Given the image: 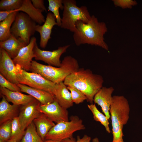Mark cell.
<instances>
[{
	"label": "cell",
	"mask_w": 142,
	"mask_h": 142,
	"mask_svg": "<svg viewBox=\"0 0 142 142\" xmlns=\"http://www.w3.org/2000/svg\"><path fill=\"white\" fill-rule=\"evenodd\" d=\"M23 0H1L0 11L17 10L21 6Z\"/></svg>",
	"instance_id": "29"
},
{
	"label": "cell",
	"mask_w": 142,
	"mask_h": 142,
	"mask_svg": "<svg viewBox=\"0 0 142 142\" xmlns=\"http://www.w3.org/2000/svg\"><path fill=\"white\" fill-rule=\"evenodd\" d=\"M7 142H17V141L13 140H9Z\"/></svg>",
	"instance_id": "39"
},
{
	"label": "cell",
	"mask_w": 142,
	"mask_h": 142,
	"mask_svg": "<svg viewBox=\"0 0 142 142\" xmlns=\"http://www.w3.org/2000/svg\"><path fill=\"white\" fill-rule=\"evenodd\" d=\"M113 142V141H112V142Z\"/></svg>",
	"instance_id": "40"
},
{
	"label": "cell",
	"mask_w": 142,
	"mask_h": 142,
	"mask_svg": "<svg viewBox=\"0 0 142 142\" xmlns=\"http://www.w3.org/2000/svg\"><path fill=\"white\" fill-rule=\"evenodd\" d=\"M21 128L18 116L14 118L12 120L11 136L9 140L20 142L25 132Z\"/></svg>",
	"instance_id": "27"
},
{
	"label": "cell",
	"mask_w": 142,
	"mask_h": 142,
	"mask_svg": "<svg viewBox=\"0 0 142 142\" xmlns=\"http://www.w3.org/2000/svg\"><path fill=\"white\" fill-rule=\"evenodd\" d=\"M63 82L67 86L73 87L83 93L87 97V101L92 104L95 95L103 87L104 80L100 75L83 68L71 73Z\"/></svg>",
	"instance_id": "2"
},
{
	"label": "cell",
	"mask_w": 142,
	"mask_h": 142,
	"mask_svg": "<svg viewBox=\"0 0 142 142\" xmlns=\"http://www.w3.org/2000/svg\"><path fill=\"white\" fill-rule=\"evenodd\" d=\"M39 110L41 113L44 114L56 124L69 121V113L67 109L61 106L55 100L53 102L48 104H41Z\"/></svg>",
	"instance_id": "11"
},
{
	"label": "cell",
	"mask_w": 142,
	"mask_h": 142,
	"mask_svg": "<svg viewBox=\"0 0 142 142\" xmlns=\"http://www.w3.org/2000/svg\"><path fill=\"white\" fill-rule=\"evenodd\" d=\"M79 68L77 60L72 56L68 55L64 57L59 67L45 65L32 60L30 70L57 84L64 81L68 75Z\"/></svg>",
	"instance_id": "3"
},
{
	"label": "cell",
	"mask_w": 142,
	"mask_h": 142,
	"mask_svg": "<svg viewBox=\"0 0 142 142\" xmlns=\"http://www.w3.org/2000/svg\"><path fill=\"white\" fill-rule=\"evenodd\" d=\"M2 100L0 102V124L18 117L20 105H11L8 103L5 97L1 95Z\"/></svg>",
	"instance_id": "17"
},
{
	"label": "cell",
	"mask_w": 142,
	"mask_h": 142,
	"mask_svg": "<svg viewBox=\"0 0 142 142\" xmlns=\"http://www.w3.org/2000/svg\"><path fill=\"white\" fill-rule=\"evenodd\" d=\"M49 6L48 9L55 16L57 26L60 27L61 18L59 13V9H63V0H48Z\"/></svg>",
	"instance_id": "26"
},
{
	"label": "cell",
	"mask_w": 142,
	"mask_h": 142,
	"mask_svg": "<svg viewBox=\"0 0 142 142\" xmlns=\"http://www.w3.org/2000/svg\"><path fill=\"white\" fill-rule=\"evenodd\" d=\"M0 85L1 87L6 88L12 91L21 92L20 88L17 84L9 81L1 74Z\"/></svg>",
	"instance_id": "31"
},
{
	"label": "cell",
	"mask_w": 142,
	"mask_h": 142,
	"mask_svg": "<svg viewBox=\"0 0 142 142\" xmlns=\"http://www.w3.org/2000/svg\"><path fill=\"white\" fill-rule=\"evenodd\" d=\"M0 74L11 82L19 84L17 77V67L13 59L4 49H0Z\"/></svg>",
	"instance_id": "13"
},
{
	"label": "cell",
	"mask_w": 142,
	"mask_h": 142,
	"mask_svg": "<svg viewBox=\"0 0 142 142\" xmlns=\"http://www.w3.org/2000/svg\"><path fill=\"white\" fill-rule=\"evenodd\" d=\"M67 87L70 92L73 103L78 104L87 100V98L85 95L78 89L70 86H67Z\"/></svg>",
	"instance_id": "30"
},
{
	"label": "cell",
	"mask_w": 142,
	"mask_h": 142,
	"mask_svg": "<svg viewBox=\"0 0 142 142\" xmlns=\"http://www.w3.org/2000/svg\"><path fill=\"white\" fill-rule=\"evenodd\" d=\"M27 45L24 42L12 34L7 39L0 42V48L4 49L13 59L17 55L20 49Z\"/></svg>",
	"instance_id": "20"
},
{
	"label": "cell",
	"mask_w": 142,
	"mask_h": 142,
	"mask_svg": "<svg viewBox=\"0 0 142 142\" xmlns=\"http://www.w3.org/2000/svg\"><path fill=\"white\" fill-rule=\"evenodd\" d=\"M36 22L26 13L18 12L11 28V34L24 42L29 43L31 37L35 33Z\"/></svg>",
	"instance_id": "7"
},
{
	"label": "cell",
	"mask_w": 142,
	"mask_h": 142,
	"mask_svg": "<svg viewBox=\"0 0 142 142\" xmlns=\"http://www.w3.org/2000/svg\"><path fill=\"white\" fill-rule=\"evenodd\" d=\"M12 120H8L0 125V142H7L10 139Z\"/></svg>",
	"instance_id": "28"
},
{
	"label": "cell",
	"mask_w": 142,
	"mask_h": 142,
	"mask_svg": "<svg viewBox=\"0 0 142 142\" xmlns=\"http://www.w3.org/2000/svg\"><path fill=\"white\" fill-rule=\"evenodd\" d=\"M17 67V77L19 84L47 92L54 96L56 84L49 80L40 74L28 72L18 65Z\"/></svg>",
	"instance_id": "8"
},
{
	"label": "cell",
	"mask_w": 142,
	"mask_h": 142,
	"mask_svg": "<svg viewBox=\"0 0 142 142\" xmlns=\"http://www.w3.org/2000/svg\"><path fill=\"white\" fill-rule=\"evenodd\" d=\"M130 110L128 101L124 97L113 96L109 110L112 127L113 141L124 142L123 129L128 120Z\"/></svg>",
	"instance_id": "4"
},
{
	"label": "cell",
	"mask_w": 142,
	"mask_h": 142,
	"mask_svg": "<svg viewBox=\"0 0 142 142\" xmlns=\"http://www.w3.org/2000/svg\"><path fill=\"white\" fill-rule=\"evenodd\" d=\"M31 1L33 5L36 8L42 10L43 12H47V10L44 5V0H32Z\"/></svg>",
	"instance_id": "33"
},
{
	"label": "cell",
	"mask_w": 142,
	"mask_h": 142,
	"mask_svg": "<svg viewBox=\"0 0 142 142\" xmlns=\"http://www.w3.org/2000/svg\"><path fill=\"white\" fill-rule=\"evenodd\" d=\"M20 142H44L38 134L33 122L27 128Z\"/></svg>",
	"instance_id": "24"
},
{
	"label": "cell",
	"mask_w": 142,
	"mask_h": 142,
	"mask_svg": "<svg viewBox=\"0 0 142 142\" xmlns=\"http://www.w3.org/2000/svg\"><path fill=\"white\" fill-rule=\"evenodd\" d=\"M44 142H60V141H55L51 140H45L44 141Z\"/></svg>",
	"instance_id": "37"
},
{
	"label": "cell",
	"mask_w": 142,
	"mask_h": 142,
	"mask_svg": "<svg viewBox=\"0 0 142 142\" xmlns=\"http://www.w3.org/2000/svg\"><path fill=\"white\" fill-rule=\"evenodd\" d=\"M76 26V31L74 33L73 37L77 46L88 44L108 50V46L104 38L108 31L104 22H99L97 17L93 15L87 23L78 21Z\"/></svg>",
	"instance_id": "1"
},
{
	"label": "cell",
	"mask_w": 142,
	"mask_h": 142,
	"mask_svg": "<svg viewBox=\"0 0 142 142\" xmlns=\"http://www.w3.org/2000/svg\"><path fill=\"white\" fill-rule=\"evenodd\" d=\"M17 12L16 10L0 11V22H2L9 15L13 13Z\"/></svg>",
	"instance_id": "34"
},
{
	"label": "cell",
	"mask_w": 142,
	"mask_h": 142,
	"mask_svg": "<svg viewBox=\"0 0 142 142\" xmlns=\"http://www.w3.org/2000/svg\"><path fill=\"white\" fill-rule=\"evenodd\" d=\"M16 11L26 13L38 24L40 25L45 22V19L42 13L43 11L36 8L33 5L31 0H23L21 7Z\"/></svg>",
	"instance_id": "21"
},
{
	"label": "cell",
	"mask_w": 142,
	"mask_h": 142,
	"mask_svg": "<svg viewBox=\"0 0 142 142\" xmlns=\"http://www.w3.org/2000/svg\"><path fill=\"white\" fill-rule=\"evenodd\" d=\"M60 142H76V140L75 139L72 137L63 140Z\"/></svg>",
	"instance_id": "36"
},
{
	"label": "cell",
	"mask_w": 142,
	"mask_h": 142,
	"mask_svg": "<svg viewBox=\"0 0 142 142\" xmlns=\"http://www.w3.org/2000/svg\"><path fill=\"white\" fill-rule=\"evenodd\" d=\"M40 103L36 99L22 105L18 116L22 130L25 131L27 126L41 113L40 111Z\"/></svg>",
	"instance_id": "9"
},
{
	"label": "cell",
	"mask_w": 142,
	"mask_h": 142,
	"mask_svg": "<svg viewBox=\"0 0 142 142\" xmlns=\"http://www.w3.org/2000/svg\"><path fill=\"white\" fill-rule=\"evenodd\" d=\"M0 91L1 95L4 96L8 102H11L16 105H24L35 99L29 95L24 94L19 92L12 91L1 87Z\"/></svg>",
	"instance_id": "19"
},
{
	"label": "cell",
	"mask_w": 142,
	"mask_h": 142,
	"mask_svg": "<svg viewBox=\"0 0 142 142\" xmlns=\"http://www.w3.org/2000/svg\"><path fill=\"white\" fill-rule=\"evenodd\" d=\"M70 119L69 121H62L55 124L47 134L45 140L60 142L73 137V134L75 131L85 129L82 120L78 116H72Z\"/></svg>",
	"instance_id": "6"
},
{
	"label": "cell",
	"mask_w": 142,
	"mask_h": 142,
	"mask_svg": "<svg viewBox=\"0 0 142 142\" xmlns=\"http://www.w3.org/2000/svg\"><path fill=\"white\" fill-rule=\"evenodd\" d=\"M63 12L60 27L74 33L76 31V23L81 21L87 23L91 16L87 7H79L74 0H63Z\"/></svg>",
	"instance_id": "5"
},
{
	"label": "cell",
	"mask_w": 142,
	"mask_h": 142,
	"mask_svg": "<svg viewBox=\"0 0 142 142\" xmlns=\"http://www.w3.org/2000/svg\"><path fill=\"white\" fill-rule=\"evenodd\" d=\"M21 92L26 93L39 101L42 104L50 103L54 101V96L44 90L33 88L25 85L18 84Z\"/></svg>",
	"instance_id": "18"
},
{
	"label": "cell",
	"mask_w": 142,
	"mask_h": 142,
	"mask_svg": "<svg viewBox=\"0 0 142 142\" xmlns=\"http://www.w3.org/2000/svg\"><path fill=\"white\" fill-rule=\"evenodd\" d=\"M114 90L113 88L103 87L95 95L93 102L101 108L103 112L107 118L110 117L109 110L112 101V94Z\"/></svg>",
	"instance_id": "15"
},
{
	"label": "cell",
	"mask_w": 142,
	"mask_h": 142,
	"mask_svg": "<svg viewBox=\"0 0 142 142\" xmlns=\"http://www.w3.org/2000/svg\"><path fill=\"white\" fill-rule=\"evenodd\" d=\"M18 12L13 13L4 20L0 22V41H3L7 39L11 36V28Z\"/></svg>",
	"instance_id": "23"
},
{
	"label": "cell",
	"mask_w": 142,
	"mask_h": 142,
	"mask_svg": "<svg viewBox=\"0 0 142 142\" xmlns=\"http://www.w3.org/2000/svg\"><path fill=\"white\" fill-rule=\"evenodd\" d=\"M89 109L92 113L93 118L95 121L100 122L105 127L108 133L111 132L109 126V119L98 109L95 104H93L87 105Z\"/></svg>",
	"instance_id": "25"
},
{
	"label": "cell",
	"mask_w": 142,
	"mask_h": 142,
	"mask_svg": "<svg viewBox=\"0 0 142 142\" xmlns=\"http://www.w3.org/2000/svg\"><path fill=\"white\" fill-rule=\"evenodd\" d=\"M69 45L60 47L52 51L42 50L38 47L37 44L34 46L33 52L37 60L44 61L49 65L59 67L61 65L60 57L62 54L66 52L69 47Z\"/></svg>",
	"instance_id": "10"
},
{
	"label": "cell",
	"mask_w": 142,
	"mask_h": 142,
	"mask_svg": "<svg viewBox=\"0 0 142 142\" xmlns=\"http://www.w3.org/2000/svg\"><path fill=\"white\" fill-rule=\"evenodd\" d=\"M37 132L43 141L51 129L55 124L44 114L41 113L33 121Z\"/></svg>",
	"instance_id": "22"
},
{
	"label": "cell",
	"mask_w": 142,
	"mask_h": 142,
	"mask_svg": "<svg viewBox=\"0 0 142 142\" xmlns=\"http://www.w3.org/2000/svg\"><path fill=\"white\" fill-rule=\"evenodd\" d=\"M91 140V138L90 136L85 135L82 138L79 136H77L76 142H90Z\"/></svg>",
	"instance_id": "35"
},
{
	"label": "cell",
	"mask_w": 142,
	"mask_h": 142,
	"mask_svg": "<svg viewBox=\"0 0 142 142\" xmlns=\"http://www.w3.org/2000/svg\"><path fill=\"white\" fill-rule=\"evenodd\" d=\"M93 142H99L98 139L97 137L93 138L92 140Z\"/></svg>",
	"instance_id": "38"
},
{
	"label": "cell",
	"mask_w": 142,
	"mask_h": 142,
	"mask_svg": "<svg viewBox=\"0 0 142 142\" xmlns=\"http://www.w3.org/2000/svg\"><path fill=\"white\" fill-rule=\"evenodd\" d=\"M36 44V38L32 37L29 43L21 48L16 57L13 59L14 64L18 65L27 71L30 70L32 59L35 57L33 49Z\"/></svg>",
	"instance_id": "12"
},
{
	"label": "cell",
	"mask_w": 142,
	"mask_h": 142,
	"mask_svg": "<svg viewBox=\"0 0 142 142\" xmlns=\"http://www.w3.org/2000/svg\"><path fill=\"white\" fill-rule=\"evenodd\" d=\"M55 25H57L55 17L52 13L49 12L47 14L43 24L36 25L35 30L40 34V46L42 48H44L46 47L49 40L51 38L52 28Z\"/></svg>",
	"instance_id": "14"
},
{
	"label": "cell",
	"mask_w": 142,
	"mask_h": 142,
	"mask_svg": "<svg viewBox=\"0 0 142 142\" xmlns=\"http://www.w3.org/2000/svg\"><path fill=\"white\" fill-rule=\"evenodd\" d=\"M113 2L116 6L123 9L130 8L137 4L136 1L133 0H113Z\"/></svg>",
	"instance_id": "32"
},
{
	"label": "cell",
	"mask_w": 142,
	"mask_h": 142,
	"mask_svg": "<svg viewBox=\"0 0 142 142\" xmlns=\"http://www.w3.org/2000/svg\"><path fill=\"white\" fill-rule=\"evenodd\" d=\"M54 97V100L65 109L73 105L70 92L63 82L56 84Z\"/></svg>",
	"instance_id": "16"
}]
</instances>
